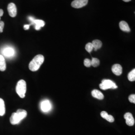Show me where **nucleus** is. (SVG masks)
Masks as SVG:
<instances>
[{"label":"nucleus","mask_w":135,"mask_h":135,"mask_svg":"<svg viewBox=\"0 0 135 135\" xmlns=\"http://www.w3.org/2000/svg\"><path fill=\"white\" fill-rule=\"evenodd\" d=\"M44 62V57L42 55L36 56L29 64V69L33 72L37 71L39 70Z\"/></svg>","instance_id":"obj_1"},{"label":"nucleus","mask_w":135,"mask_h":135,"mask_svg":"<svg viewBox=\"0 0 135 135\" xmlns=\"http://www.w3.org/2000/svg\"><path fill=\"white\" fill-rule=\"evenodd\" d=\"M16 92L20 98H24L27 90L26 82L24 80H21L18 82L16 88Z\"/></svg>","instance_id":"obj_2"},{"label":"nucleus","mask_w":135,"mask_h":135,"mask_svg":"<svg viewBox=\"0 0 135 135\" xmlns=\"http://www.w3.org/2000/svg\"><path fill=\"white\" fill-rule=\"evenodd\" d=\"M99 87L103 90H106L109 89H115L118 88V86L116 85L115 82L110 80L106 79L102 80V83L100 84Z\"/></svg>","instance_id":"obj_3"},{"label":"nucleus","mask_w":135,"mask_h":135,"mask_svg":"<svg viewBox=\"0 0 135 135\" xmlns=\"http://www.w3.org/2000/svg\"><path fill=\"white\" fill-rule=\"evenodd\" d=\"M29 19L32 22L31 25H34L35 28L36 30H40L45 25V22L42 20L35 19L33 17H29Z\"/></svg>","instance_id":"obj_4"},{"label":"nucleus","mask_w":135,"mask_h":135,"mask_svg":"<svg viewBox=\"0 0 135 135\" xmlns=\"http://www.w3.org/2000/svg\"><path fill=\"white\" fill-rule=\"evenodd\" d=\"M88 3V0H74L72 2L71 6L74 8L79 9L86 6Z\"/></svg>","instance_id":"obj_5"},{"label":"nucleus","mask_w":135,"mask_h":135,"mask_svg":"<svg viewBox=\"0 0 135 135\" xmlns=\"http://www.w3.org/2000/svg\"><path fill=\"white\" fill-rule=\"evenodd\" d=\"M2 53L3 56L7 58H11L14 56L15 52L14 49L8 47L3 49Z\"/></svg>","instance_id":"obj_6"},{"label":"nucleus","mask_w":135,"mask_h":135,"mask_svg":"<svg viewBox=\"0 0 135 135\" xmlns=\"http://www.w3.org/2000/svg\"><path fill=\"white\" fill-rule=\"evenodd\" d=\"M8 11L9 15L11 17H15L17 14L16 6L14 3H11L8 6Z\"/></svg>","instance_id":"obj_7"},{"label":"nucleus","mask_w":135,"mask_h":135,"mask_svg":"<svg viewBox=\"0 0 135 135\" xmlns=\"http://www.w3.org/2000/svg\"><path fill=\"white\" fill-rule=\"evenodd\" d=\"M124 118L125 119L126 123L127 125L132 126L135 124V120L132 114L130 113H127L124 115Z\"/></svg>","instance_id":"obj_8"},{"label":"nucleus","mask_w":135,"mask_h":135,"mask_svg":"<svg viewBox=\"0 0 135 135\" xmlns=\"http://www.w3.org/2000/svg\"><path fill=\"white\" fill-rule=\"evenodd\" d=\"M52 108V105L49 100H45L42 102L41 104V109L44 112H48Z\"/></svg>","instance_id":"obj_9"},{"label":"nucleus","mask_w":135,"mask_h":135,"mask_svg":"<svg viewBox=\"0 0 135 135\" xmlns=\"http://www.w3.org/2000/svg\"><path fill=\"white\" fill-rule=\"evenodd\" d=\"M22 120L21 119L20 117L16 112L13 113L10 117V123L11 124L14 125L18 124Z\"/></svg>","instance_id":"obj_10"},{"label":"nucleus","mask_w":135,"mask_h":135,"mask_svg":"<svg viewBox=\"0 0 135 135\" xmlns=\"http://www.w3.org/2000/svg\"><path fill=\"white\" fill-rule=\"evenodd\" d=\"M113 73L117 76H120L122 74V67L120 64H115L112 67Z\"/></svg>","instance_id":"obj_11"},{"label":"nucleus","mask_w":135,"mask_h":135,"mask_svg":"<svg viewBox=\"0 0 135 135\" xmlns=\"http://www.w3.org/2000/svg\"><path fill=\"white\" fill-rule=\"evenodd\" d=\"M101 116L103 118L106 119V120L110 123L114 122V121L115 120L114 118L112 115H109L106 111H102L101 113Z\"/></svg>","instance_id":"obj_12"},{"label":"nucleus","mask_w":135,"mask_h":135,"mask_svg":"<svg viewBox=\"0 0 135 135\" xmlns=\"http://www.w3.org/2000/svg\"><path fill=\"white\" fill-rule=\"evenodd\" d=\"M120 28L122 31L126 32H130V29L128 24V23L125 21H121L119 24Z\"/></svg>","instance_id":"obj_13"},{"label":"nucleus","mask_w":135,"mask_h":135,"mask_svg":"<svg viewBox=\"0 0 135 135\" xmlns=\"http://www.w3.org/2000/svg\"><path fill=\"white\" fill-rule=\"evenodd\" d=\"M92 96L99 100H103L104 98V95L98 90H94L92 91Z\"/></svg>","instance_id":"obj_14"},{"label":"nucleus","mask_w":135,"mask_h":135,"mask_svg":"<svg viewBox=\"0 0 135 135\" xmlns=\"http://www.w3.org/2000/svg\"><path fill=\"white\" fill-rule=\"evenodd\" d=\"M6 69V63L5 61L4 57L0 55V71H5Z\"/></svg>","instance_id":"obj_15"},{"label":"nucleus","mask_w":135,"mask_h":135,"mask_svg":"<svg viewBox=\"0 0 135 135\" xmlns=\"http://www.w3.org/2000/svg\"><path fill=\"white\" fill-rule=\"evenodd\" d=\"M92 43L94 47V50L95 51L98 49L101 48L102 46V43L101 41L99 40H95L93 41Z\"/></svg>","instance_id":"obj_16"},{"label":"nucleus","mask_w":135,"mask_h":135,"mask_svg":"<svg viewBox=\"0 0 135 135\" xmlns=\"http://www.w3.org/2000/svg\"><path fill=\"white\" fill-rule=\"evenodd\" d=\"M5 102L2 99L0 98V116H4L5 114Z\"/></svg>","instance_id":"obj_17"},{"label":"nucleus","mask_w":135,"mask_h":135,"mask_svg":"<svg viewBox=\"0 0 135 135\" xmlns=\"http://www.w3.org/2000/svg\"><path fill=\"white\" fill-rule=\"evenodd\" d=\"M16 113L19 115L20 118L22 120H23L25 119L27 115V112L26 110L23 109H19L16 112Z\"/></svg>","instance_id":"obj_18"},{"label":"nucleus","mask_w":135,"mask_h":135,"mask_svg":"<svg viewBox=\"0 0 135 135\" xmlns=\"http://www.w3.org/2000/svg\"><path fill=\"white\" fill-rule=\"evenodd\" d=\"M128 79L131 82L135 81V69H133L132 71L129 73L128 75Z\"/></svg>","instance_id":"obj_19"},{"label":"nucleus","mask_w":135,"mask_h":135,"mask_svg":"<svg viewBox=\"0 0 135 135\" xmlns=\"http://www.w3.org/2000/svg\"><path fill=\"white\" fill-rule=\"evenodd\" d=\"M100 65V61L98 59L95 58H92L91 60V66L94 67H97Z\"/></svg>","instance_id":"obj_20"},{"label":"nucleus","mask_w":135,"mask_h":135,"mask_svg":"<svg viewBox=\"0 0 135 135\" xmlns=\"http://www.w3.org/2000/svg\"><path fill=\"white\" fill-rule=\"evenodd\" d=\"M85 49L88 52L91 53L94 49V47L92 43H88L87 44L85 47Z\"/></svg>","instance_id":"obj_21"},{"label":"nucleus","mask_w":135,"mask_h":135,"mask_svg":"<svg viewBox=\"0 0 135 135\" xmlns=\"http://www.w3.org/2000/svg\"><path fill=\"white\" fill-rule=\"evenodd\" d=\"M84 64L87 67H90L91 66V60L89 59H86L84 60Z\"/></svg>","instance_id":"obj_22"},{"label":"nucleus","mask_w":135,"mask_h":135,"mask_svg":"<svg viewBox=\"0 0 135 135\" xmlns=\"http://www.w3.org/2000/svg\"><path fill=\"white\" fill-rule=\"evenodd\" d=\"M129 101L132 103H135V94H132L129 97Z\"/></svg>","instance_id":"obj_23"},{"label":"nucleus","mask_w":135,"mask_h":135,"mask_svg":"<svg viewBox=\"0 0 135 135\" xmlns=\"http://www.w3.org/2000/svg\"><path fill=\"white\" fill-rule=\"evenodd\" d=\"M4 26H5V24L4 22L0 21V33H2L3 32Z\"/></svg>","instance_id":"obj_24"},{"label":"nucleus","mask_w":135,"mask_h":135,"mask_svg":"<svg viewBox=\"0 0 135 135\" xmlns=\"http://www.w3.org/2000/svg\"><path fill=\"white\" fill-rule=\"evenodd\" d=\"M31 24L30 25H25L24 26V29L25 30H29L30 28V26Z\"/></svg>","instance_id":"obj_25"},{"label":"nucleus","mask_w":135,"mask_h":135,"mask_svg":"<svg viewBox=\"0 0 135 135\" xmlns=\"http://www.w3.org/2000/svg\"><path fill=\"white\" fill-rule=\"evenodd\" d=\"M4 14V11L2 9H0V21H1V18L2 16H3Z\"/></svg>","instance_id":"obj_26"},{"label":"nucleus","mask_w":135,"mask_h":135,"mask_svg":"<svg viewBox=\"0 0 135 135\" xmlns=\"http://www.w3.org/2000/svg\"><path fill=\"white\" fill-rule=\"evenodd\" d=\"M123 1H124V2H129L131 1V0H123Z\"/></svg>","instance_id":"obj_27"}]
</instances>
